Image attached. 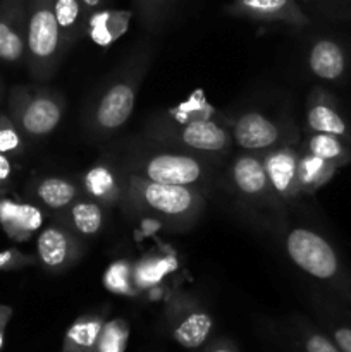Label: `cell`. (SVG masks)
Returning a JSON list of instances; mask_svg holds the SVG:
<instances>
[{
	"label": "cell",
	"mask_w": 351,
	"mask_h": 352,
	"mask_svg": "<svg viewBox=\"0 0 351 352\" xmlns=\"http://www.w3.org/2000/svg\"><path fill=\"white\" fill-rule=\"evenodd\" d=\"M306 122L313 133H326L339 136L351 146V129L348 120L337 109V103L329 95L320 91L312 100L306 112Z\"/></svg>",
	"instance_id": "obj_13"
},
{
	"label": "cell",
	"mask_w": 351,
	"mask_h": 352,
	"mask_svg": "<svg viewBox=\"0 0 351 352\" xmlns=\"http://www.w3.org/2000/svg\"><path fill=\"white\" fill-rule=\"evenodd\" d=\"M231 12L258 21H279L292 26H306L308 16L295 0H234Z\"/></svg>",
	"instance_id": "obj_9"
},
{
	"label": "cell",
	"mask_w": 351,
	"mask_h": 352,
	"mask_svg": "<svg viewBox=\"0 0 351 352\" xmlns=\"http://www.w3.org/2000/svg\"><path fill=\"white\" fill-rule=\"evenodd\" d=\"M179 138L186 146L198 151H224L229 144V136L226 131L210 119L182 122Z\"/></svg>",
	"instance_id": "obj_14"
},
{
	"label": "cell",
	"mask_w": 351,
	"mask_h": 352,
	"mask_svg": "<svg viewBox=\"0 0 351 352\" xmlns=\"http://www.w3.org/2000/svg\"><path fill=\"white\" fill-rule=\"evenodd\" d=\"M308 65L317 78L337 81L346 72V54L337 41L322 38L310 50Z\"/></svg>",
	"instance_id": "obj_15"
},
{
	"label": "cell",
	"mask_w": 351,
	"mask_h": 352,
	"mask_svg": "<svg viewBox=\"0 0 351 352\" xmlns=\"http://www.w3.org/2000/svg\"><path fill=\"white\" fill-rule=\"evenodd\" d=\"M127 336H129V327L124 320H112L105 323L96 339L95 352H124Z\"/></svg>",
	"instance_id": "obj_28"
},
{
	"label": "cell",
	"mask_w": 351,
	"mask_h": 352,
	"mask_svg": "<svg viewBox=\"0 0 351 352\" xmlns=\"http://www.w3.org/2000/svg\"><path fill=\"white\" fill-rule=\"evenodd\" d=\"M202 174L203 168L198 160L176 153L155 155L143 167L145 179L162 184L191 186L202 179Z\"/></svg>",
	"instance_id": "obj_8"
},
{
	"label": "cell",
	"mask_w": 351,
	"mask_h": 352,
	"mask_svg": "<svg viewBox=\"0 0 351 352\" xmlns=\"http://www.w3.org/2000/svg\"><path fill=\"white\" fill-rule=\"evenodd\" d=\"M133 189H136L141 205L169 219H184L193 215L200 206L198 195L189 186L162 184L143 177L134 179Z\"/></svg>",
	"instance_id": "obj_4"
},
{
	"label": "cell",
	"mask_w": 351,
	"mask_h": 352,
	"mask_svg": "<svg viewBox=\"0 0 351 352\" xmlns=\"http://www.w3.org/2000/svg\"><path fill=\"white\" fill-rule=\"evenodd\" d=\"M212 329V318L205 311H189L176 327L174 337L188 349L202 346Z\"/></svg>",
	"instance_id": "obj_25"
},
{
	"label": "cell",
	"mask_w": 351,
	"mask_h": 352,
	"mask_svg": "<svg viewBox=\"0 0 351 352\" xmlns=\"http://www.w3.org/2000/svg\"><path fill=\"white\" fill-rule=\"evenodd\" d=\"M10 181H12V164L7 155L0 153V195L9 189Z\"/></svg>",
	"instance_id": "obj_31"
},
{
	"label": "cell",
	"mask_w": 351,
	"mask_h": 352,
	"mask_svg": "<svg viewBox=\"0 0 351 352\" xmlns=\"http://www.w3.org/2000/svg\"><path fill=\"white\" fill-rule=\"evenodd\" d=\"M85 188L93 199L100 203H116L119 199L120 188L116 175L105 165H96L89 168L85 175Z\"/></svg>",
	"instance_id": "obj_24"
},
{
	"label": "cell",
	"mask_w": 351,
	"mask_h": 352,
	"mask_svg": "<svg viewBox=\"0 0 351 352\" xmlns=\"http://www.w3.org/2000/svg\"><path fill=\"white\" fill-rule=\"evenodd\" d=\"M134 79H123V81H116L103 91L100 96L98 103H96L95 116V126L103 133H112V131L119 129L124 124L129 120L131 113L134 110V103H136V85Z\"/></svg>",
	"instance_id": "obj_5"
},
{
	"label": "cell",
	"mask_w": 351,
	"mask_h": 352,
	"mask_svg": "<svg viewBox=\"0 0 351 352\" xmlns=\"http://www.w3.org/2000/svg\"><path fill=\"white\" fill-rule=\"evenodd\" d=\"M234 140L248 151H258L270 148L281 138L277 126L258 112H248L234 124Z\"/></svg>",
	"instance_id": "obj_12"
},
{
	"label": "cell",
	"mask_w": 351,
	"mask_h": 352,
	"mask_svg": "<svg viewBox=\"0 0 351 352\" xmlns=\"http://www.w3.org/2000/svg\"><path fill=\"white\" fill-rule=\"evenodd\" d=\"M71 222L76 232L83 236L98 234L103 223V213L98 203L95 201H78L72 205Z\"/></svg>",
	"instance_id": "obj_27"
},
{
	"label": "cell",
	"mask_w": 351,
	"mask_h": 352,
	"mask_svg": "<svg viewBox=\"0 0 351 352\" xmlns=\"http://www.w3.org/2000/svg\"><path fill=\"white\" fill-rule=\"evenodd\" d=\"M103 322L98 316H83L69 329L64 352H89L95 347Z\"/></svg>",
	"instance_id": "obj_23"
},
{
	"label": "cell",
	"mask_w": 351,
	"mask_h": 352,
	"mask_svg": "<svg viewBox=\"0 0 351 352\" xmlns=\"http://www.w3.org/2000/svg\"><path fill=\"white\" fill-rule=\"evenodd\" d=\"M24 151L23 133L6 113H0V153L16 157Z\"/></svg>",
	"instance_id": "obj_29"
},
{
	"label": "cell",
	"mask_w": 351,
	"mask_h": 352,
	"mask_svg": "<svg viewBox=\"0 0 351 352\" xmlns=\"http://www.w3.org/2000/svg\"><path fill=\"white\" fill-rule=\"evenodd\" d=\"M10 316H12V308L6 305H0V349L3 346V332H6V327L9 323Z\"/></svg>",
	"instance_id": "obj_34"
},
{
	"label": "cell",
	"mask_w": 351,
	"mask_h": 352,
	"mask_svg": "<svg viewBox=\"0 0 351 352\" xmlns=\"http://www.w3.org/2000/svg\"><path fill=\"white\" fill-rule=\"evenodd\" d=\"M306 351L308 352H339L330 340H327L323 336H312L306 342Z\"/></svg>",
	"instance_id": "obj_32"
},
{
	"label": "cell",
	"mask_w": 351,
	"mask_h": 352,
	"mask_svg": "<svg viewBox=\"0 0 351 352\" xmlns=\"http://www.w3.org/2000/svg\"><path fill=\"white\" fill-rule=\"evenodd\" d=\"M28 0L0 2V60L16 64L26 55Z\"/></svg>",
	"instance_id": "obj_6"
},
{
	"label": "cell",
	"mask_w": 351,
	"mask_h": 352,
	"mask_svg": "<svg viewBox=\"0 0 351 352\" xmlns=\"http://www.w3.org/2000/svg\"><path fill=\"white\" fill-rule=\"evenodd\" d=\"M34 196L52 210H61L74 201L78 189L72 182L62 177H45L34 184Z\"/></svg>",
	"instance_id": "obj_21"
},
{
	"label": "cell",
	"mask_w": 351,
	"mask_h": 352,
	"mask_svg": "<svg viewBox=\"0 0 351 352\" xmlns=\"http://www.w3.org/2000/svg\"><path fill=\"white\" fill-rule=\"evenodd\" d=\"M348 2H351V0H348Z\"/></svg>",
	"instance_id": "obj_39"
},
{
	"label": "cell",
	"mask_w": 351,
	"mask_h": 352,
	"mask_svg": "<svg viewBox=\"0 0 351 352\" xmlns=\"http://www.w3.org/2000/svg\"><path fill=\"white\" fill-rule=\"evenodd\" d=\"M286 251L296 267L313 278L332 284L351 301V274L326 237L315 230L298 227L286 237Z\"/></svg>",
	"instance_id": "obj_1"
},
{
	"label": "cell",
	"mask_w": 351,
	"mask_h": 352,
	"mask_svg": "<svg viewBox=\"0 0 351 352\" xmlns=\"http://www.w3.org/2000/svg\"><path fill=\"white\" fill-rule=\"evenodd\" d=\"M308 151L323 158L330 164L343 167L351 162V146L339 136L326 133H315L308 140Z\"/></svg>",
	"instance_id": "obj_22"
},
{
	"label": "cell",
	"mask_w": 351,
	"mask_h": 352,
	"mask_svg": "<svg viewBox=\"0 0 351 352\" xmlns=\"http://www.w3.org/2000/svg\"><path fill=\"white\" fill-rule=\"evenodd\" d=\"M43 226V213L31 203L0 198V227L16 243L28 241Z\"/></svg>",
	"instance_id": "obj_10"
},
{
	"label": "cell",
	"mask_w": 351,
	"mask_h": 352,
	"mask_svg": "<svg viewBox=\"0 0 351 352\" xmlns=\"http://www.w3.org/2000/svg\"><path fill=\"white\" fill-rule=\"evenodd\" d=\"M65 50L61 28L54 12V0H28L26 58L31 74L45 79L55 71Z\"/></svg>",
	"instance_id": "obj_2"
},
{
	"label": "cell",
	"mask_w": 351,
	"mask_h": 352,
	"mask_svg": "<svg viewBox=\"0 0 351 352\" xmlns=\"http://www.w3.org/2000/svg\"><path fill=\"white\" fill-rule=\"evenodd\" d=\"M34 263V258L30 254L21 253L16 248L0 251V272H14L21 270L24 267H30Z\"/></svg>",
	"instance_id": "obj_30"
},
{
	"label": "cell",
	"mask_w": 351,
	"mask_h": 352,
	"mask_svg": "<svg viewBox=\"0 0 351 352\" xmlns=\"http://www.w3.org/2000/svg\"><path fill=\"white\" fill-rule=\"evenodd\" d=\"M337 168V165L306 151L299 157V188L306 192L317 191L334 177Z\"/></svg>",
	"instance_id": "obj_19"
},
{
	"label": "cell",
	"mask_w": 351,
	"mask_h": 352,
	"mask_svg": "<svg viewBox=\"0 0 351 352\" xmlns=\"http://www.w3.org/2000/svg\"><path fill=\"white\" fill-rule=\"evenodd\" d=\"M140 2H141V6H145V7H157V6H160V3L167 2V0H140Z\"/></svg>",
	"instance_id": "obj_36"
},
{
	"label": "cell",
	"mask_w": 351,
	"mask_h": 352,
	"mask_svg": "<svg viewBox=\"0 0 351 352\" xmlns=\"http://www.w3.org/2000/svg\"><path fill=\"white\" fill-rule=\"evenodd\" d=\"M215 352H231L229 349H217Z\"/></svg>",
	"instance_id": "obj_37"
},
{
	"label": "cell",
	"mask_w": 351,
	"mask_h": 352,
	"mask_svg": "<svg viewBox=\"0 0 351 352\" xmlns=\"http://www.w3.org/2000/svg\"><path fill=\"white\" fill-rule=\"evenodd\" d=\"M233 181L246 196H260L270 186L265 172L264 160L253 155H243L233 165Z\"/></svg>",
	"instance_id": "obj_17"
},
{
	"label": "cell",
	"mask_w": 351,
	"mask_h": 352,
	"mask_svg": "<svg viewBox=\"0 0 351 352\" xmlns=\"http://www.w3.org/2000/svg\"><path fill=\"white\" fill-rule=\"evenodd\" d=\"M0 100H2V82H0Z\"/></svg>",
	"instance_id": "obj_38"
},
{
	"label": "cell",
	"mask_w": 351,
	"mask_h": 352,
	"mask_svg": "<svg viewBox=\"0 0 351 352\" xmlns=\"http://www.w3.org/2000/svg\"><path fill=\"white\" fill-rule=\"evenodd\" d=\"M131 17L129 10H95L86 21V31L96 45L109 47L129 30Z\"/></svg>",
	"instance_id": "obj_16"
},
{
	"label": "cell",
	"mask_w": 351,
	"mask_h": 352,
	"mask_svg": "<svg viewBox=\"0 0 351 352\" xmlns=\"http://www.w3.org/2000/svg\"><path fill=\"white\" fill-rule=\"evenodd\" d=\"M54 12L61 28L62 40L67 47L83 30H86L88 9L81 0H54Z\"/></svg>",
	"instance_id": "obj_18"
},
{
	"label": "cell",
	"mask_w": 351,
	"mask_h": 352,
	"mask_svg": "<svg viewBox=\"0 0 351 352\" xmlns=\"http://www.w3.org/2000/svg\"><path fill=\"white\" fill-rule=\"evenodd\" d=\"M334 339L337 347L343 352H351V329L350 327H339L334 330Z\"/></svg>",
	"instance_id": "obj_33"
},
{
	"label": "cell",
	"mask_w": 351,
	"mask_h": 352,
	"mask_svg": "<svg viewBox=\"0 0 351 352\" xmlns=\"http://www.w3.org/2000/svg\"><path fill=\"white\" fill-rule=\"evenodd\" d=\"M81 2L85 3L86 9L93 10V9H98V7L103 3V0H81Z\"/></svg>",
	"instance_id": "obj_35"
},
{
	"label": "cell",
	"mask_w": 351,
	"mask_h": 352,
	"mask_svg": "<svg viewBox=\"0 0 351 352\" xmlns=\"http://www.w3.org/2000/svg\"><path fill=\"white\" fill-rule=\"evenodd\" d=\"M103 285L107 291L120 296H136L138 287L134 284L133 265L127 260H116L103 272Z\"/></svg>",
	"instance_id": "obj_26"
},
{
	"label": "cell",
	"mask_w": 351,
	"mask_h": 352,
	"mask_svg": "<svg viewBox=\"0 0 351 352\" xmlns=\"http://www.w3.org/2000/svg\"><path fill=\"white\" fill-rule=\"evenodd\" d=\"M176 267H178V261L172 256H147L140 260L136 265H133V277L138 291L158 287L165 275L174 272Z\"/></svg>",
	"instance_id": "obj_20"
},
{
	"label": "cell",
	"mask_w": 351,
	"mask_h": 352,
	"mask_svg": "<svg viewBox=\"0 0 351 352\" xmlns=\"http://www.w3.org/2000/svg\"><path fill=\"white\" fill-rule=\"evenodd\" d=\"M268 182L282 198H295L299 188V155L292 148H277L264 158Z\"/></svg>",
	"instance_id": "obj_11"
},
{
	"label": "cell",
	"mask_w": 351,
	"mask_h": 352,
	"mask_svg": "<svg viewBox=\"0 0 351 352\" xmlns=\"http://www.w3.org/2000/svg\"><path fill=\"white\" fill-rule=\"evenodd\" d=\"M10 119L26 136L40 138L50 134L64 116V100L45 89L17 86L9 96Z\"/></svg>",
	"instance_id": "obj_3"
},
{
	"label": "cell",
	"mask_w": 351,
	"mask_h": 352,
	"mask_svg": "<svg viewBox=\"0 0 351 352\" xmlns=\"http://www.w3.org/2000/svg\"><path fill=\"white\" fill-rule=\"evenodd\" d=\"M40 263L52 274H58L76 263L79 258V243L69 230L58 226L43 229L36 241Z\"/></svg>",
	"instance_id": "obj_7"
}]
</instances>
